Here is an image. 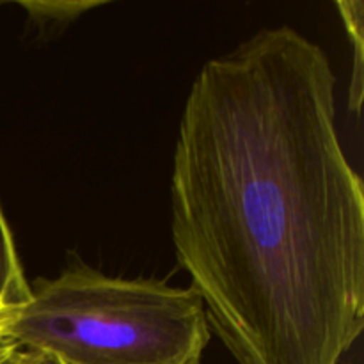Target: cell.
Returning a JSON list of instances; mask_svg holds the SVG:
<instances>
[{"mask_svg":"<svg viewBox=\"0 0 364 364\" xmlns=\"http://www.w3.org/2000/svg\"><path fill=\"white\" fill-rule=\"evenodd\" d=\"M326 52L263 28L196 77L174 149L178 263L237 364H340L364 326V192Z\"/></svg>","mask_w":364,"mask_h":364,"instance_id":"6da1fadb","label":"cell"},{"mask_svg":"<svg viewBox=\"0 0 364 364\" xmlns=\"http://www.w3.org/2000/svg\"><path fill=\"white\" fill-rule=\"evenodd\" d=\"M46 363V355L45 354H39V352H32V350H20L13 355L7 364H45Z\"/></svg>","mask_w":364,"mask_h":364,"instance_id":"8992f818","label":"cell"},{"mask_svg":"<svg viewBox=\"0 0 364 364\" xmlns=\"http://www.w3.org/2000/svg\"><path fill=\"white\" fill-rule=\"evenodd\" d=\"M18 6L27 11L28 20L39 34L52 36L53 32L63 31L68 25L73 23L85 11L103 6V2H71V0L43 2V0H34V2H18Z\"/></svg>","mask_w":364,"mask_h":364,"instance_id":"277c9868","label":"cell"},{"mask_svg":"<svg viewBox=\"0 0 364 364\" xmlns=\"http://www.w3.org/2000/svg\"><path fill=\"white\" fill-rule=\"evenodd\" d=\"M343 20L347 34L354 48V66H352L350 91H348V109L354 114L361 112L363 103V41H364V6L363 2H336Z\"/></svg>","mask_w":364,"mask_h":364,"instance_id":"5b68a950","label":"cell"},{"mask_svg":"<svg viewBox=\"0 0 364 364\" xmlns=\"http://www.w3.org/2000/svg\"><path fill=\"white\" fill-rule=\"evenodd\" d=\"M0 333L64 364H201L212 331L191 287L78 265L36 279Z\"/></svg>","mask_w":364,"mask_h":364,"instance_id":"7a4b0ae2","label":"cell"},{"mask_svg":"<svg viewBox=\"0 0 364 364\" xmlns=\"http://www.w3.org/2000/svg\"><path fill=\"white\" fill-rule=\"evenodd\" d=\"M18 350H20V347L13 340H9V338L0 333V364L9 363Z\"/></svg>","mask_w":364,"mask_h":364,"instance_id":"52a82bcc","label":"cell"},{"mask_svg":"<svg viewBox=\"0 0 364 364\" xmlns=\"http://www.w3.org/2000/svg\"><path fill=\"white\" fill-rule=\"evenodd\" d=\"M45 364H64V363H60L59 359H55V358H50V355H46V363Z\"/></svg>","mask_w":364,"mask_h":364,"instance_id":"ba28073f","label":"cell"},{"mask_svg":"<svg viewBox=\"0 0 364 364\" xmlns=\"http://www.w3.org/2000/svg\"><path fill=\"white\" fill-rule=\"evenodd\" d=\"M31 299V284L14 249L13 235L0 210V331L9 313Z\"/></svg>","mask_w":364,"mask_h":364,"instance_id":"3957f363","label":"cell"}]
</instances>
